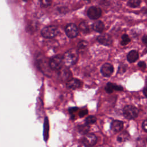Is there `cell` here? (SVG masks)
<instances>
[{"instance_id":"cell-9","label":"cell","mask_w":147,"mask_h":147,"mask_svg":"<svg viewBox=\"0 0 147 147\" xmlns=\"http://www.w3.org/2000/svg\"><path fill=\"white\" fill-rule=\"evenodd\" d=\"M114 71L113 66L110 63L104 64L100 69V72L105 77L110 76Z\"/></svg>"},{"instance_id":"cell-24","label":"cell","mask_w":147,"mask_h":147,"mask_svg":"<svg viewBox=\"0 0 147 147\" xmlns=\"http://www.w3.org/2000/svg\"><path fill=\"white\" fill-rule=\"evenodd\" d=\"M87 45V43L86 41H80L78 45V49L79 51H82V50L86 48Z\"/></svg>"},{"instance_id":"cell-17","label":"cell","mask_w":147,"mask_h":147,"mask_svg":"<svg viewBox=\"0 0 147 147\" xmlns=\"http://www.w3.org/2000/svg\"><path fill=\"white\" fill-rule=\"evenodd\" d=\"M79 29L84 33H87L89 32V27L87 22H82L79 24Z\"/></svg>"},{"instance_id":"cell-3","label":"cell","mask_w":147,"mask_h":147,"mask_svg":"<svg viewBox=\"0 0 147 147\" xmlns=\"http://www.w3.org/2000/svg\"><path fill=\"white\" fill-rule=\"evenodd\" d=\"M123 114L127 119H133L138 114V110L132 105H127L123 109Z\"/></svg>"},{"instance_id":"cell-2","label":"cell","mask_w":147,"mask_h":147,"mask_svg":"<svg viewBox=\"0 0 147 147\" xmlns=\"http://www.w3.org/2000/svg\"><path fill=\"white\" fill-rule=\"evenodd\" d=\"M64 64L63 56L56 55L51 58L49 61V66L53 70H60Z\"/></svg>"},{"instance_id":"cell-8","label":"cell","mask_w":147,"mask_h":147,"mask_svg":"<svg viewBox=\"0 0 147 147\" xmlns=\"http://www.w3.org/2000/svg\"><path fill=\"white\" fill-rule=\"evenodd\" d=\"M97 40L100 44L106 46H110L113 42L111 37L109 34L106 33L99 35L97 37Z\"/></svg>"},{"instance_id":"cell-18","label":"cell","mask_w":147,"mask_h":147,"mask_svg":"<svg viewBox=\"0 0 147 147\" xmlns=\"http://www.w3.org/2000/svg\"><path fill=\"white\" fill-rule=\"evenodd\" d=\"M127 4L132 8L138 7L141 4V0H129Z\"/></svg>"},{"instance_id":"cell-10","label":"cell","mask_w":147,"mask_h":147,"mask_svg":"<svg viewBox=\"0 0 147 147\" xmlns=\"http://www.w3.org/2000/svg\"><path fill=\"white\" fill-rule=\"evenodd\" d=\"M66 86L69 89H76L82 86V82L78 79L72 78L67 81Z\"/></svg>"},{"instance_id":"cell-6","label":"cell","mask_w":147,"mask_h":147,"mask_svg":"<svg viewBox=\"0 0 147 147\" xmlns=\"http://www.w3.org/2000/svg\"><path fill=\"white\" fill-rule=\"evenodd\" d=\"M65 32L67 36L71 38L76 37L79 33L78 28L76 26V25L72 23L69 24L66 26Z\"/></svg>"},{"instance_id":"cell-13","label":"cell","mask_w":147,"mask_h":147,"mask_svg":"<svg viewBox=\"0 0 147 147\" xmlns=\"http://www.w3.org/2000/svg\"><path fill=\"white\" fill-rule=\"evenodd\" d=\"M138 59V53L136 50H132L127 55V60L129 63H134Z\"/></svg>"},{"instance_id":"cell-26","label":"cell","mask_w":147,"mask_h":147,"mask_svg":"<svg viewBox=\"0 0 147 147\" xmlns=\"http://www.w3.org/2000/svg\"><path fill=\"white\" fill-rule=\"evenodd\" d=\"M142 129H144V130L147 133V119H145L143 122V123L142 124Z\"/></svg>"},{"instance_id":"cell-20","label":"cell","mask_w":147,"mask_h":147,"mask_svg":"<svg viewBox=\"0 0 147 147\" xmlns=\"http://www.w3.org/2000/svg\"><path fill=\"white\" fill-rule=\"evenodd\" d=\"M129 137V135L127 134V133L126 132H122L121 134H120L118 137H117V141L118 142H123L126 141V140H127Z\"/></svg>"},{"instance_id":"cell-5","label":"cell","mask_w":147,"mask_h":147,"mask_svg":"<svg viewBox=\"0 0 147 147\" xmlns=\"http://www.w3.org/2000/svg\"><path fill=\"white\" fill-rule=\"evenodd\" d=\"M88 17L92 20H96L99 18L102 14L101 9L98 6H91L87 10Z\"/></svg>"},{"instance_id":"cell-19","label":"cell","mask_w":147,"mask_h":147,"mask_svg":"<svg viewBox=\"0 0 147 147\" xmlns=\"http://www.w3.org/2000/svg\"><path fill=\"white\" fill-rule=\"evenodd\" d=\"M44 137L45 140H47L48 137V130H49V125H48V121L47 118L45 119L44 122Z\"/></svg>"},{"instance_id":"cell-33","label":"cell","mask_w":147,"mask_h":147,"mask_svg":"<svg viewBox=\"0 0 147 147\" xmlns=\"http://www.w3.org/2000/svg\"><path fill=\"white\" fill-rule=\"evenodd\" d=\"M85 1H90V0H85Z\"/></svg>"},{"instance_id":"cell-4","label":"cell","mask_w":147,"mask_h":147,"mask_svg":"<svg viewBox=\"0 0 147 147\" xmlns=\"http://www.w3.org/2000/svg\"><path fill=\"white\" fill-rule=\"evenodd\" d=\"M59 33V29L55 26H48L44 28L41 32V34L42 37L46 38H52L55 37Z\"/></svg>"},{"instance_id":"cell-32","label":"cell","mask_w":147,"mask_h":147,"mask_svg":"<svg viewBox=\"0 0 147 147\" xmlns=\"http://www.w3.org/2000/svg\"><path fill=\"white\" fill-rule=\"evenodd\" d=\"M146 142H147V137H146Z\"/></svg>"},{"instance_id":"cell-34","label":"cell","mask_w":147,"mask_h":147,"mask_svg":"<svg viewBox=\"0 0 147 147\" xmlns=\"http://www.w3.org/2000/svg\"><path fill=\"white\" fill-rule=\"evenodd\" d=\"M24 1H26V0H24Z\"/></svg>"},{"instance_id":"cell-7","label":"cell","mask_w":147,"mask_h":147,"mask_svg":"<svg viewBox=\"0 0 147 147\" xmlns=\"http://www.w3.org/2000/svg\"><path fill=\"white\" fill-rule=\"evenodd\" d=\"M96 137L95 134L92 133L86 134L84 137L83 138L82 143L84 145L87 146H94L96 142Z\"/></svg>"},{"instance_id":"cell-29","label":"cell","mask_w":147,"mask_h":147,"mask_svg":"<svg viewBox=\"0 0 147 147\" xmlns=\"http://www.w3.org/2000/svg\"><path fill=\"white\" fill-rule=\"evenodd\" d=\"M142 41L143 43L147 47V35H145L143 36L142 38Z\"/></svg>"},{"instance_id":"cell-27","label":"cell","mask_w":147,"mask_h":147,"mask_svg":"<svg viewBox=\"0 0 147 147\" xmlns=\"http://www.w3.org/2000/svg\"><path fill=\"white\" fill-rule=\"evenodd\" d=\"M87 113H88V111L87 110H82L80 111L79 114V116L80 117H83L85 115H86Z\"/></svg>"},{"instance_id":"cell-25","label":"cell","mask_w":147,"mask_h":147,"mask_svg":"<svg viewBox=\"0 0 147 147\" xmlns=\"http://www.w3.org/2000/svg\"><path fill=\"white\" fill-rule=\"evenodd\" d=\"M126 69V67L125 65H121L119 67V69H118V72L120 73H123L124 72H125Z\"/></svg>"},{"instance_id":"cell-16","label":"cell","mask_w":147,"mask_h":147,"mask_svg":"<svg viewBox=\"0 0 147 147\" xmlns=\"http://www.w3.org/2000/svg\"><path fill=\"white\" fill-rule=\"evenodd\" d=\"M89 129H90V127L88 125L87 123H86L85 125H79L78 127V130L79 132L82 134H86L88 132Z\"/></svg>"},{"instance_id":"cell-1","label":"cell","mask_w":147,"mask_h":147,"mask_svg":"<svg viewBox=\"0 0 147 147\" xmlns=\"http://www.w3.org/2000/svg\"><path fill=\"white\" fill-rule=\"evenodd\" d=\"M78 57V52L76 49H69L67 51L63 56L64 64L67 66H71L74 65L77 62Z\"/></svg>"},{"instance_id":"cell-15","label":"cell","mask_w":147,"mask_h":147,"mask_svg":"<svg viewBox=\"0 0 147 147\" xmlns=\"http://www.w3.org/2000/svg\"><path fill=\"white\" fill-rule=\"evenodd\" d=\"M92 29L96 32L101 33L103 32L105 26L101 21H96L92 24Z\"/></svg>"},{"instance_id":"cell-11","label":"cell","mask_w":147,"mask_h":147,"mask_svg":"<svg viewBox=\"0 0 147 147\" xmlns=\"http://www.w3.org/2000/svg\"><path fill=\"white\" fill-rule=\"evenodd\" d=\"M123 126V123L119 120H114L111 124V129L115 133L119 132L122 130Z\"/></svg>"},{"instance_id":"cell-28","label":"cell","mask_w":147,"mask_h":147,"mask_svg":"<svg viewBox=\"0 0 147 147\" xmlns=\"http://www.w3.org/2000/svg\"><path fill=\"white\" fill-rule=\"evenodd\" d=\"M138 65L141 67V68H145L146 67V64L145 62L144 61H140L138 63Z\"/></svg>"},{"instance_id":"cell-30","label":"cell","mask_w":147,"mask_h":147,"mask_svg":"<svg viewBox=\"0 0 147 147\" xmlns=\"http://www.w3.org/2000/svg\"><path fill=\"white\" fill-rule=\"evenodd\" d=\"M77 109H78V108L77 107H72V108H71V109H69V113H74V111H76L77 110Z\"/></svg>"},{"instance_id":"cell-22","label":"cell","mask_w":147,"mask_h":147,"mask_svg":"<svg viewBox=\"0 0 147 147\" xmlns=\"http://www.w3.org/2000/svg\"><path fill=\"white\" fill-rule=\"evenodd\" d=\"M96 121V118L95 116H93V115L88 116L85 119L86 123H87L88 125L94 123Z\"/></svg>"},{"instance_id":"cell-12","label":"cell","mask_w":147,"mask_h":147,"mask_svg":"<svg viewBox=\"0 0 147 147\" xmlns=\"http://www.w3.org/2000/svg\"><path fill=\"white\" fill-rule=\"evenodd\" d=\"M105 90L108 93H111L113 92V91H122L123 88L121 86H118L115 84H113L112 83H108L106 87H105Z\"/></svg>"},{"instance_id":"cell-21","label":"cell","mask_w":147,"mask_h":147,"mask_svg":"<svg viewBox=\"0 0 147 147\" xmlns=\"http://www.w3.org/2000/svg\"><path fill=\"white\" fill-rule=\"evenodd\" d=\"M121 38H122V41L121 42V44L122 45H125L130 41V38H129L128 35L126 34H123L121 37Z\"/></svg>"},{"instance_id":"cell-31","label":"cell","mask_w":147,"mask_h":147,"mask_svg":"<svg viewBox=\"0 0 147 147\" xmlns=\"http://www.w3.org/2000/svg\"><path fill=\"white\" fill-rule=\"evenodd\" d=\"M143 92H144V95L147 98V87H145L144 90H143Z\"/></svg>"},{"instance_id":"cell-23","label":"cell","mask_w":147,"mask_h":147,"mask_svg":"<svg viewBox=\"0 0 147 147\" xmlns=\"http://www.w3.org/2000/svg\"><path fill=\"white\" fill-rule=\"evenodd\" d=\"M40 5L42 7H47L51 5L52 0H39Z\"/></svg>"},{"instance_id":"cell-14","label":"cell","mask_w":147,"mask_h":147,"mask_svg":"<svg viewBox=\"0 0 147 147\" xmlns=\"http://www.w3.org/2000/svg\"><path fill=\"white\" fill-rule=\"evenodd\" d=\"M60 78L63 79V80H69L71 76V72L68 68H63L60 72Z\"/></svg>"}]
</instances>
